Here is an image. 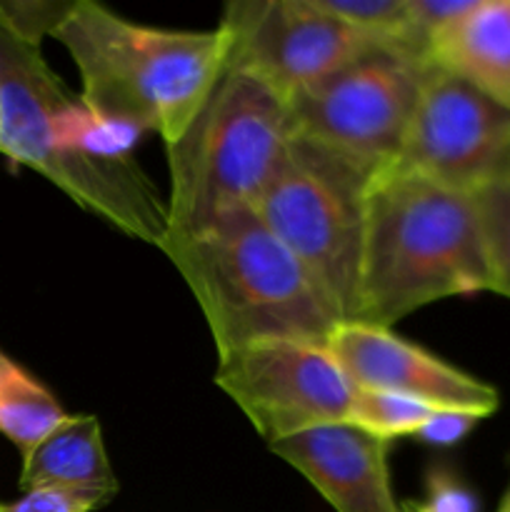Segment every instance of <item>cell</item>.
Masks as SVG:
<instances>
[{
	"mask_svg": "<svg viewBox=\"0 0 510 512\" xmlns=\"http://www.w3.org/2000/svg\"><path fill=\"white\" fill-rule=\"evenodd\" d=\"M325 15L395 48L405 25L408 0H313Z\"/></svg>",
	"mask_w": 510,
	"mask_h": 512,
	"instance_id": "obj_17",
	"label": "cell"
},
{
	"mask_svg": "<svg viewBox=\"0 0 510 512\" xmlns=\"http://www.w3.org/2000/svg\"><path fill=\"white\" fill-rule=\"evenodd\" d=\"M490 290L473 193L400 170L373 175L353 320L393 328L445 298Z\"/></svg>",
	"mask_w": 510,
	"mask_h": 512,
	"instance_id": "obj_1",
	"label": "cell"
},
{
	"mask_svg": "<svg viewBox=\"0 0 510 512\" xmlns=\"http://www.w3.org/2000/svg\"><path fill=\"white\" fill-rule=\"evenodd\" d=\"M498 512H510V480H508V488H505L503 493V500H500L498 505Z\"/></svg>",
	"mask_w": 510,
	"mask_h": 512,
	"instance_id": "obj_22",
	"label": "cell"
},
{
	"mask_svg": "<svg viewBox=\"0 0 510 512\" xmlns=\"http://www.w3.org/2000/svg\"><path fill=\"white\" fill-rule=\"evenodd\" d=\"M35 488L73 495L90 512L105 508L118 495V478L95 415H68L58 430L25 455L20 490Z\"/></svg>",
	"mask_w": 510,
	"mask_h": 512,
	"instance_id": "obj_12",
	"label": "cell"
},
{
	"mask_svg": "<svg viewBox=\"0 0 510 512\" xmlns=\"http://www.w3.org/2000/svg\"><path fill=\"white\" fill-rule=\"evenodd\" d=\"M430 65L510 108V0H473L438 35Z\"/></svg>",
	"mask_w": 510,
	"mask_h": 512,
	"instance_id": "obj_13",
	"label": "cell"
},
{
	"mask_svg": "<svg viewBox=\"0 0 510 512\" xmlns=\"http://www.w3.org/2000/svg\"><path fill=\"white\" fill-rule=\"evenodd\" d=\"M0 512H90L73 495L60 493L53 488H35L25 490L20 498L3 503L0 500Z\"/></svg>",
	"mask_w": 510,
	"mask_h": 512,
	"instance_id": "obj_21",
	"label": "cell"
},
{
	"mask_svg": "<svg viewBox=\"0 0 510 512\" xmlns=\"http://www.w3.org/2000/svg\"><path fill=\"white\" fill-rule=\"evenodd\" d=\"M288 100L243 68L228 65L183 138L168 145V238L250 210L288 145Z\"/></svg>",
	"mask_w": 510,
	"mask_h": 512,
	"instance_id": "obj_4",
	"label": "cell"
},
{
	"mask_svg": "<svg viewBox=\"0 0 510 512\" xmlns=\"http://www.w3.org/2000/svg\"><path fill=\"white\" fill-rule=\"evenodd\" d=\"M213 380L268 445L345 423L355 393L328 345L290 338L220 353Z\"/></svg>",
	"mask_w": 510,
	"mask_h": 512,
	"instance_id": "obj_7",
	"label": "cell"
},
{
	"mask_svg": "<svg viewBox=\"0 0 510 512\" xmlns=\"http://www.w3.org/2000/svg\"><path fill=\"white\" fill-rule=\"evenodd\" d=\"M218 25L230 38L228 65L253 73L285 100L380 45L313 0H233Z\"/></svg>",
	"mask_w": 510,
	"mask_h": 512,
	"instance_id": "obj_9",
	"label": "cell"
},
{
	"mask_svg": "<svg viewBox=\"0 0 510 512\" xmlns=\"http://www.w3.org/2000/svg\"><path fill=\"white\" fill-rule=\"evenodd\" d=\"M65 418L58 398L0 348V435L18 448L20 458L33 453Z\"/></svg>",
	"mask_w": 510,
	"mask_h": 512,
	"instance_id": "obj_14",
	"label": "cell"
},
{
	"mask_svg": "<svg viewBox=\"0 0 510 512\" xmlns=\"http://www.w3.org/2000/svg\"><path fill=\"white\" fill-rule=\"evenodd\" d=\"M480 420H485V415L470 413V410H438L413 435V440L430 445V448H453V445L463 443L478 428Z\"/></svg>",
	"mask_w": 510,
	"mask_h": 512,
	"instance_id": "obj_20",
	"label": "cell"
},
{
	"mask_svg": "<svg viewBox=\"0 0 510 512\" xmlns=\"http://www.w3.org/2000/svg\"><path fill=\"white\" fill-rule=\"evenodd\" d=\"M473 195L488 255L490 290L510 300V163Z\"/></svg>",
	"mask_w": 510,
	"mask_h": 512,
	"instance_id": "obj_16",
	"label": "cell"
},
{
	"mask_svg": "<svg viewBox=\"0 0 510 512\" xmlns=\"http://www.w3.org/2000/svg\"><path fill=\"white\" fill-rule=\"evenodd\" d=\"M373 175L355 160L293 133L253 205L343 320H353L355 313Z\"/></svg>",
	"mask_w": 510,
	"mask_h": 512,
	"instance_id": "obj_5",
	"label": "cell"
},
{
	"mask_svg": "<svg viewBox=\"0 0 510 512\" xmlns=\"http://www.w3.org/2000/svg\"><path fill=\"white\" fill-rule=\"evenodd\" d=\"M438 410L440 408H433L423 400L408 398V395L355 388L345 423L390 443V440L398 438H413Z\"/></svg>",
	"mask_w": 510,
	"mask_h": 512,
	"instance_id": "obj_15",
	"label": "cell"
},
{
	"mask_svg": "<svg viewBox=\"0 0 510 512\" xmlns=\"http://www.w3.org/2000/svg\"><path fill=\"white\" fill-rule=\"evenodd\" d=\"M510 163V108L430 68L390 170L478 193Z\"/></svg>",
	"mask_w": 510,
	"mask_h": 512,
	"instance_id": "obj_8",
	"label": "cell"
},
{
	"mask_svg": "<svg viewBox=\"0 0 510 512\" xmlns=\"http://www.w3.org/2000/svg\"><path fill=\"white\" fill-rule=\"evenodd\" d=\"M325 345L355 388L388 390L433 408L470 410L485 418L500 405L493 385L400 338L393 328L343 320Z\"/></svg>",
	"mask_w": 510,
	"mask_h": 512,
	"instance_id": "obj_10",
	"label": "cell"
},
{
	"mask_svg": "<svg viewBox=\"0 0 510 512\" xmlns=\"http://www.w3.org/2000/svg\"><path fill=\"white\" fill-rule=\"evenodd\" d=\"M80 73V98L98 113L158 133L165 148L183 138L228 68L223 28H150L95 0H78L53 35Z\"/></svg>",
	"mask_w": 510,
	"mask_h": 512,
	"instance_id": "obj_2",
	"label": "cell"
},
{
	"mask_svg": "<svg viewBox=\"0 0 510 512\" xmlns=\"http://www.w3.org/2000/svg\"><path fill=\"white\" fill-rule=\"evenodd\" d=\"M403 512H405V508H403Z\"/></svg>",
	"mask_w": 510,
	"mask_h": 512,
	"instance_id": "obj_23",
	"label": "cell"
},
{
	"mask_svg": "<svg viewBox=\"0 0 510 512\" xmlns=\"http://www.w3.org/2000/svg\"><path fill=\"white\" fill-rule=\"evenodd\" d=\"M203 310L215 350L255 340L328 343L343 323L300 260L265 228L255 210H238L160 248Z\"/></svg>",
	"mask_w": 510,
	"mask_h": 512,
	"instance_id": "obj_3",
	"label": "cell"
},
{
	"mask_svg": "<svg viewBox=\"0 0 510 512\" xmlns=\"http://www.w3.org/2000/svg\"><path fill=\"white\" fill-rule=\"evenodd\" d=\"M78 0H0V25L20 43L38 48L53 38Z\"/></svg>",
	"mask_w": 510,
	"mask_h": 512,
	"instance_id": "obj_18",
	"label": "cell"
},
{
	"mask_svg": "<svg viewBox=\"0 0 510 512\" xmlns=\"http://www.w3.org/2000/svg\"><path fill=\"white\" fill-rule=\"evenodd\" d=\"M430 68L390 45H375L288 98L290 128L380 173L398 155Z\"/></svg>",
	"mask_w": 510,
	"mask_h": 512,
	"instance_id": "obj_6",
	"label": "cell"
},
{
	"mask_svg": "<svg viewBox=\"0 0 510 512\" xmlns=\"http://www.w3.org/2000/svg\"><path fill=\"white\" fill-rule=\"evenodd\" d=\"M405 512H480L478 495L450 470L435 468L425 480V498L403 503Z\"/></svg>",
	"mask_w": 510,
	"mask_h": 512,
	"instance_id": "obj_19",
	"label": "cell"
},
{
	"mask_svg": "<svg viewBox=\"0 0 510 512\" xmlns=\"http://www.w3.org/2000/svg\"><path fill=\"white\" fill-rule=\"evenodd\" d=\"M388 445L350 423L305 430L268 445L335 512H403L390 480Z\"/></svg>",
	"mask_w": 510,
	"mask_h": 512,
	"instance_id": "obj_11",
	"label": "cell"
}]
</instances>
